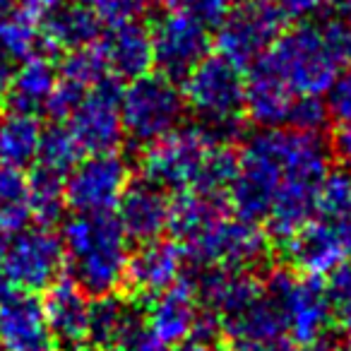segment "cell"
Segmentation results:
<instances>
[{
	"label": "cell",
	"mask_w": 351,
	"mask_h": 351,
	"mask_svg": "<svg viewBox=\"0 0 351 351\" xmlns=\"http://www.w3.org/2000/svg\"><path fill=\"white\" fill-rule=\"evenodd\" d=\"M330 171V147L315 132L263 128L239 152L229 186V207L263 221L279 241H289L315 217L317 191Z\"/></svg>",
	"instance_id": "1"
},
{
	"label": "cell",
	"mask_w": 351,
	"mask_h": 351,
	"mask_svg": "<svg viewBox=\"0 0 351 351\" xmlns=\"http://www.w3.org/2000/svg\"><path fill=\"white\" fill-rule=\"evenodd\" d=\"M239 152L226 137L202 123L178 125L169 135L145 145L142 173L164 191H200L226 195L236 176Z\"/></svg>",
	"instance_id": "2"
},
{
	"label": "cell",
	"mask_w": 351,
	"mask_h": 351,
	"mask_svg": "<svg viewBox=\"0 0 351 351\" xmlns=\"http://www.w3.org/2000/svg\"><path fill=\"white\" fill-rule=\"evenodd\" d=\"M263 60L296 94L325 97L341 70L351 65V12L296 22L282 32Z\"/></svg>",
	"instance_id": "3"
},
{
	"label": "cell",
	"mask_w": 351,
	"mask_h": 351,
	"mask_svg": "<svg viewBox=\"0 0 351 351\" xmlns=\"http://www.w3.org/2000/svg\"><path fill=\"white\" fill-rule=\"evenodd\" d=\"M60 241L70 279L77 282L89 296L116 293L123 287L130 258V239L113 212H75L63 224Z\"/></svg>",
	"instance_id": "4"
},
{
	"label": "cell",
	"mask_w": 351,
	"mask_h": 351,
	"mask_svg": "<svg viewBox=\"0 0 351 351\" xmlns=\"http://www.w3.org/2000/svg\"><path fill=\"white\" fill-rule=\"evenodd\" d=\"M186 108L197 123L226 137L239 130L243 121L245 73L221 53H207L191 73L183 77Z\"/></svg>",
	"instance_id": "5"
},
{
	"label": "cell",
	"mask_w": 351,
	"mask_h": 351,
	"mask_svg": "<svg viewBox=\"0 0 351 351\" xmlns=\"http://www.w3.org/2000/svg\"><path fill=\"white\" fill-rule=\"evenodd\" d=\"M186 99L176 80L161 73H147L121 89L123 135L135 145H149L183 123Z\"/></svg>",
	"instance_id": "6"
},
{
	"label": "cell",
	"mask_w": 351,
	"mask_h": 351,
	"mask_svg": "<svg viewBox=\"0 0 351 351\" xmlns=\"http://www.w3.org/2000/svg\"><path fill=\"white\" fill-rule=\"evenodd\" d=\"M65 250L51 226H25L0 241V277L20 291H46L63 277Z\"/></svg>",
	"instance_id": "7"
},
{
	"label": "cell",
	"mask_w": 351,
	"mask_h": 351,
	"mask_svg": "<svg viewBox=\"0 0 351 351\" xmlns=\"http://www.w3.org/2000/svg\"><path fill=\"white\" fill-rule=\"evenodd\" d=\"M188 260L197 267L253 269L267 258V231L229 210L210 226L181 243Z\"/></svg>",
	"instance_id": "8"
},
{
	"label": "cell",
	"mask_w": 351,
	"mask_h": 351,
	"mask_svg": "<svg viewBox=\"0 0 351 351\" xmlns=\"http://www.w3.org/2000/svg\"><path fill=\"white\" fill-rule=\"evenodd\" d=\"M263 287L279 306L284 330L298 346L306 349L322 341L332 327V317L320 277H308L296 269H274Z\"/></svg>",
	"instance_id": "9"
},
{
	"label": "cell",
	"mask_w": 351,
	"mask_h": 351,
	"mask_svg": "<svg viewBox=\"0 0 351 351\" xmlns=\"http://www.w3.org/2000/svg\"><path fill=\"white\" fill-rule=\"evenodd\" d=\"M130 181V164L118 149L84 154L65 176V202L77 215L116 212Z\"/></svg>",
	"instance_id": "10"
},
{
	"label": "cell",
	"mask_w": 351,
	"mask_h": 351,
	"mask_svg": "<svg viewBox=\"0 0 351 351\" xmlns=\"http://www.w3.org/2000/svg\"><path fill=\"white\" fill-rule=\"evenodd\" d=\"M284 17L274 0H243L217 27V49L239 68L258 63L284 32Z\"/></svg>",
	"instance_id": "11"
},
{
	"label": "cell",
	"mask_w": 351,
	"mask_h": 351,
	"mask_svg": "<svg viewBox=\"0 0 351 351\" xmlns=\"http://www.w3.org/2000/svg\"><path fill=\"white\" fill-rule=\"evenodd\" d=\"M121 84L116 77H106L89 87L63 118V128L70 132L82 154L113 152L123 142L121 121Z\"/></svg>",
	"instance_id": "12"
},
{
	"label": "cell",
	"mask_w": 351,
	"mask_h": 351,
	"mask_svg": "<svg viewBox=\"0 0 351 351\" xmlns=\"http://www.w3.org/2000/svg\"><path fill=\"white\" fill-rule=\"evenodd\" d=\"M210 27L178 10H166L149 27L152 53L156 73L171 80H183L210 53Z\"/></svg>",
	"instance_id": "13"
},
{
	"label": "cell",
	"mask_w": 351,
	"mask_h": 351,
	"mask_svg": "<svg viewBox=\"0 0 351 351\" xmlns=\"http://www.w3.org/2000/svg\"><path fill=\"white\" fill-rule=\"evenodd\" d=\"M284 243L287 258L296 272L327 277L332 269L351 260V224L349 219L315 215Z\"/></svg>",
	"instance_id": "14"
},
{
	"label": "cell",
	"mask_w": 351,
	"mask_h": 351,
	"mask_svg": "<svg viewBox=\"0 0 351 351\" xmlns=\"http://www.w3.org/2000/svg\"><path fill=\"white\" fill-rule=\"evenodd\" d=\"M195 291L205 313L226 325L239 317L245 308H250L263 293V282L250 269L234 267H200Z\"/></svg>",
	"instance_id": "15"
},
{
	"label": "cell",
	"mask_w": 351,
	"mask_h": 351,
	"mask_svg": "<svg viewBox=\"0 0 351 351\" xmlns=\"http://www.w3.org/2000/svg\"><path fill=\"white\" fill-rule=\"evenodd\" d=\"M92 296L73 279H56L41 301L51 341L60 351H87V322Z\"/></svg>",
	"instance_id": "16"
},
{
	"label": "cell",
	"mask_w": 351,
	"mask_h": 351,
	"mask_svg": "<svg viewBox=\"0 0 351 351\" xmlns=\"http://www.w3.org/2000/svg\"><path fill=\"white\" fill-rule=\"evenodd\" d=\"M188 255L178 241L171 239H152L130 250L125 267V282L130 291L140 296H154V293L169 289L171 284L181 282L186 272Z\"/></svg>",
	"instance_id": "17"
},
{
	"label": "cell",
	"mask_w": 351,
	"mask_h": 351,
	"mask_svg": "<svg viewBox=\"0 0 351 351\" xmlns=\"http://www.w3.org/2000/svg\"><path fill=\"white\" fill-rule=\"evenodd\" d=\"M202 313L205 311H202L200 298H197L195 284L181 279L164 291L147 296L142 322H145V330L152 332L156 339H161L169 346H178L195 330Z\"/></svg>",
	"instance_id": "18"
},
{
	"label": "cell",
	"mask_w": 351,
	"mask_h": 351,
	"mask_svg": "<svg viewBox=\"0 0 351 351\" xmlns=\"http://www.w3.org/2000/svg\"><path fill=\"white\" fill-rule=\"evenodd\" d=\"M44 306L29 291L8 289L0 298V351H51Z\"/></svg>",
	"instance_id": "19"
},
{
	"label": "cell",
	"mask_w": 351,
	"mask_h": 351,
	"mask_svg": "<svg viewBox=\"0 0 351 351\" xmlns=\"http://www.w3.org/2000/svg\"><path fill=\"white\" fill-rule=\"evenodd\" d=\"M171 202L173 200L169 191L147 178H140V181H130L113 215L121 221L128 239L145 243L169 231Z\"/></svg>",
	"instance_id": "20"
},
{
	"label": "cell",
	"mask_w": 351,
	"mask_h": 351,
	"mask_svg": "<svg viewBox=\"0 0 351 351\" xmlns=\"http://www.w3.org/2000/svg\"><path fill=\"white\" fill-rule=\"evenodd\" d=\"M298 94L265 63H253L245 75L243 113L260 128H284Z\"/></svg>",
	"instance_id": "21"
},
{
	"label": "cell",
	"mask_w": 351,
	"mask_h": 351,
	"mask_svg": "<svg viewBox=\"0 0 351 351\" xmlns=\"http://www.w3.org/2000/svg\"><path fill=\"white\" fill-rule=\"evenodd\" d=\"M99 51H101L111 77L116 80H135L152 73L154 68V53H152V34L140 22H125V25L106 27L99 36Z\"/></svg>",
	"instance_id": "22"
},
{
	"label": "cell",
	"mask_w": 351,
	"mask_h": 351,
	"mask_svg": "<svg viewBox=\"0 0 351 351\" xmlns=\"http://www.w3.org/2000/svg\"><path fill=\"white\" fill-rule=\"evenodd\" d=\"M145 327L142 311L118 293L92 296L87 322V351H113L132 332Z\"/></svg>",
	"instance_id": "23"
},
{
	"label": "cell",
	"mask_w": 351,
	"mask_h": 351,
	"mask_svg": "<svg viewBox=\"0 0 351 351\" xmlns=\"http://www.w3.org/2000/svg\"><path fill=\"white\" fill-rule=\"evenodd\" d=\"M58 65L49 56L34 53L15 65L5 101L17 111L36 113V116L46 113L58 89Z\"/></svg>",
	"instance_id": "24"
},
{
	"label": "cell",
	"mask_w": 351,
	"mask_h": 351,
	"mask_svg": "<svg viewBox=\"0 0 351 351\" xmlns=\"http://www.w3.org/2000/svg\"><path fill=\"white\" fill-rule=\"evenodd\" d=\"M44 140V125L36 113L8 108L0 113V169L27 171L34 166Z\"/></svg>",
	"instance_id": "25"
},
{
	"label": "cell",
	"mask_w": 351,
	"mask_h": 351,
	"mask_svg": "<svg viewBox=\"0 0 351 351\" xmlns=\"http://www.w3.org/2000/svg\"><path fill=\"white\" fill-rule=\"evenodd\" d=\"M41 44L56 51H70L80 46L94 44L101 36L99 20L80 5L77 0H65L39 25Z\"/></svg>",
	"instance_id": "26"
},
{
	"label": "cell",
	"mask_w": 351,
	"mask_h": 351,
	"mask_svg": "<svg viewBox=\"0 0 351 351\" xmlns=\"http://www.w3.org/2000/svg\"><path fill=\"white\" fill-rule=\"evenodd\" d=\"M32 202L25 171L0 169V239L29 226Z\"/></svg>",
	"instance_id": "27"
},
{
	"label": "cell",
	"mask_w": 351,
	"mask_h": 351,
	"mask_svg": "<svg viewBox=\"0 0 351 351\" xmlns=\"http://www.w3.org/2000/svg\"><path fill=\"white\" fill-rule=\"evenodd\" d=\"M29 181V202H32V219L41 226H56L65 215V178L53 176L49 171H41L32 166Z\"/></svg>",
	"instance_id": "28"
},
{
	"label": "cell",
	"mask_w": 351,
	"mask_h": 351,
	"mask_svg": "<svg viewBox=\"0 0 351 351\" xmlns=\"http://www.w3.org/2000/svg\"><path fill=\"white\" fill-rule=\"evenodd\" d=\"M58 77L60 82L70 84L80 92H87L89 87L99 84L101 80L111 77V73H108L106 60H104L99 46L87 44L80 46V49L65 51L63 60L58 65Z\"/></svg>",
	"instance_id": "29"
},
{
	"label": "cell",
	"mask_w": 351,
	"mask_h": 351,
	"mask_svg": "<svg viewBox=\"0 0 351 351\" xmlns=\"http://www.w3.org/2000/svg\"><path fill=\"white\" fill-rule=\"evenodd\" d=\"M82 149L75 145V140L70 137V132L63 125H53L49 130H44V140H41V149L36 156L34 166L41 171H49L53 176H65L70 173L75 164L82 159Z\"/></svg>",
	"instance_id": "30"
},
{
	"label": "cell",
	"mask_w": 351,
	"mask_h": 351,
	"mask_svg": "<svg viewBox=\"0 0 351 351\" xmlns=\"http://www.w3.org/2000/svg\"><path fill=\"white\" fill-rule=\"evenodd\" d=\"M41 46L44 44H41L39 27L29 17L22 15L20 8H17L10 20L3 22V27H0V49L5 51L15 63L39 53Z\"/></svg>",
	"instance_id": "31"
},
{
	"label": "cell",
	"mask_w": 351,
	"mask_h": 351,
	"mask_svg": "<svg viewBox=\"0 0 351 351\" xmlns=\"http://www.w3.org/2000/svg\"><path fill=\"white\" fill-rule=\"evenodd\" d=\"M325 296L330 306L332 325L351 335V260L341 263L337 269L327 274Z\"/></svg>",
	"instance_id": "32"
},
{
	"label": "cell",
	"mask_w": 351,
	"mask_h": 351,
	"mask_svg": "<svg viewBox=\"0 0 351 351\" xmlns=\"http://www.w3.org/2000/svg\"><path fill=\"white\" fill-rule=\"evenodd\" d=\"M351 210V176L346 171H327L317 191L315 215L349 219Z\"/></svg>",
	"instance_id": "33"
},
{
	"label": "cell",
	"mask_w": 351,
	"mask_h": 351,
	"mask_svg": "<svg viewBox=\"0 0 351 351\" xmlns=\"http://www.w3.org/2000/svg\"><path fill=\"white\" fill-rule=\"evenodd\" d=\"M84 5L101 27L125 25V22H140L152 10L154 0H77Z\"/></svg>",
	"instance_id": "34"
},
{
	"label": "cell",
	"mask_w": 351,
	"mask_h": 351,
	"mask_svg": "<svg viewBox=\"0 0 351 351\" xmlns=\"http://www.w3.org/2000/svg\"><path fill=\"white\" fill-rule=\"evenodd\" d=\"M330 108H327L325 97H313V94H298L296 101L289 113L287 128L303 132H315L320 135L330 123Z\"/></svg>",
	"instance_id": "35"
},
{
	"label": "cell",
	"mask_w": 351,
	"mask_h": 351,
	"mask_svg": "<svg viewBox=\"0 0 351 351\" xmlns=\"http://www.w3.org/2000/svg\"><path fill=\"white\" fill-rule=\"evenodd\" d=\"M161 5L166 10L186 12V15L202 22L210 29H217L224 22V17L231 12L234 0H161Z\"/></svg>",
	"instance_id": "36"
},
{
	"label": "cell",
	"mask_w": 351,
	"mask_h": 351,
	"mask_svg": "<svg viewBox=\"0 0 351 351\" xmlns=\"http://www.w3.org/2000/svg\"><path fill=\"white\" fill-rule=\"evenodd\" d=\"M325 101L327 108H330V116L335 121H351V65L346 70H341L339 77L332 82V87L327 89Z\"/></svg>",
	"instance_id": "37"
},
{
	"label": "cell",
	"mask_w": 351,
	"mask_h": 351,
	"mask_svg": "<svg viewBox=\"0 0 351 351\" xmlns=\"http://www.w3.org/2000/svg\"><path fill=\"white\" fill-rule=\"evenodd\" d=\"M229 351H298V344L289 335L236 337L229 339Z\"/></svg>",
	"instance_id": "38"
},
{
	"label": "cell",
	"mask_w": 351,
	"mask_h": 351,
	"mask_svg": "<svg viewBox=\"0 0 351 351\" xmlns=\"http://www.w3.org/2000/svg\"><path fill=\"white\" fill-rule=\"evenodd\" d=\"M330 0H274L284 20L291 22H306L313 17H320L325 12V5Z\"/></svg>",
	"instance_id": "39"
},
{
	"label": "cell",
	"mask_w": 351,
	"mask_h": 351,
	"mask_svg": "<svg viewBox=\"0 0 351 351\" xmlns=\"http://www.w3.org/2000/svg\"><path fill=\"white\" fill-rule=\"evenodd\" d=\"M113 351H173L169 344H164L161 339H156L152 332H147L145 327H140L137 332H132L123 344H118Z\"/></svg>",
	"instance_id": "40"
},
{
	"label": "cell",
	"mask_w": 351,
	"mask_h": 351,
	"mask_svg": "<svg viewBox=\"0 0 351 351\" xmlns=\"http://www.w3.org/2000/svg\"><path fill=\"white\" fill-rule=\"evenodd\" d=\"M330 152H335V156L341 161V166L346 171H351V121H344L337 125L335 135H332Z\"/></svg>",
	"instance_id": "41"
},
{
	"label": "cell",
	"mask_w": 351,
	"mask_h": 351,
	"mask_svg": "<svg viewBox=\"0 0 351 351\" xmlns=\"http://www.w3.org/2000/svg\"><path fill=\"white\" fill-rule=\"evenodd\" d=\"M60 3H65V0H17V8L22 10V15L29 17V20L39 27L41 20H44L46 15H51Z\"/></svg>",
	"instance_id": "42"
},
{
	"label": "cell",
	"mask_w": 351,
	"mask_h": 351,
	"mask_svg": "<svg viewBox=\"0 0 351 351\" xmlns=\"http://www.w3.org/2000/svg\"><path fill=\"white\" fill-rule=\"evenodd\" d=\"M12 73H15V60L0 49V101H5L8 87H10Z\"/></svg>",
	"instance_id": "43"
},
{
	"label": "cell",
	"mask_w": 351,
	"mask_h": 351,
	"mask_svg": "<svg viewBox=\"0 0 351 351\" xmlns=\"http://www.w3.org/2000/svg\"><path fill=\"white\" fill-rule=\"evenodd\" d=\"M17 10V0H0V27L3 22H8Z\"/></svg>",
	"instance_id": "44"
},
{
	"label": "cell",
	"mask_w": 351,
	"mask_h": 351,
	"mask_svg": "<svg viewBox=\"0 0 351 351\" xmlns=\"http://www.w3.org/2000/svg\"><path fill=\"white\" fill-rule=\"evenodd\" d=\"M332 3H335V10L351 12V0H332Z\"/></svg>",
	"instance_id": "45"
},
{
	"label": "cell",
	"mask_w": 351,
	"mask_h": 351,
	"mask_svg": "<svg viewBox=\"0 0 351 351\" xmlns=\"http://www.w3.org/2000/svg\"><path fill=\"white\" fill-rule=\"evenodd\" d=\"M349 224H351V210H349Z\"/></svg>",
	"instance_id": "46"
},
{
	"label": "cell",
	"mask_w": 351,
	"mask_h": 351,
	"mask_svg": "<svg viewBox=\"0 0 351 351\" xmlns=\"http://www.w3.org/2000/svg\"><path fill=\"white\" fill-rule=\"evenodd\" d=\"M0 241H3V239H0Z\"/></svg>",
	"instance_id": "47"
}]
</instances>
